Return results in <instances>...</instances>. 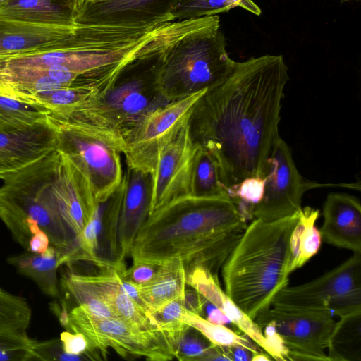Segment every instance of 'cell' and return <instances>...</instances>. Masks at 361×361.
<instances>
[{"mask_svg":"<svg viewBox=\"0 0 361 361\" xmlns=\"http://www.w3.org/2000/svg\"><path fill=\"white\" fill-rule=\"evenodd\" d=\"M329 338L330 361H361V310L339 317Z\"/></svg>","mask_w":361,"mask_h":361,"instance_id":"25","label":"cell"},{"mask_svg":"<svg viewBox=\"0 0 361 361\" xmlns=\"http://www.w3.org/2000/svg\"><path fill=\"white\" fill-rule=\"evenodd\" d=\"M203 30L190 25L140 54L120 72L100 99L108 116L123 134L145 116L169 102L160 94L157 79L168 50L182 38Z\"/></svg>","mask_w":361,"mask_h":361,"instance_id":"7","label":"cell"},{"mask_svg":"<svg viewBox=\"0 0 361 361\" xmlns=\"http://www.w3.org/2000/svg\"><path fill=\"white\" fill-rule=\"evenodd\" d=\"M35 342L27 331L0 334V361L35 360Z\"/></svg>","mask_w":361,"mask_h":361,"instance_id":"31","label":"cell"},{"mask_svg":"<svg viewBox=\"0 0 361 361\" xmlns=\"http://www.w3.org/2000/svg\"><path fill=\"white\" fill-rule=\"evenodd\" d=\"M185 276L182 261L173 259L160 265L147 283L137 286L140 297L147 313L184 296Z\"/></svg>","mask_w":361,"mask_h":361,"instance_id":"22","label":"cell"},{"mask_svg":"<svg viewBox=\"0 0 361 361\" xmlns=\"http://www.w3.org/2000/svg\"><path fill=\"white\" fill-rule=\"evenodd\" d=\"M235 7L259 16L261 9L252 0H189L182 4L173 13L175 20L217 15Z\"/></svg>","mask_w":361,"mask_h":361,"instance_id":"29","label":"cell"},{"mask_svg":"<svg viewBox=\"0 0 361 361\" xmlns=\"http://www.w3.org/2000/svg\"><path fill=\"white\" fill-rule=\"evenodd\" d=\"M349 1H359V0H341V1H342V2Z\"/></svg>","mask_w":361,"mask_h":361,"instance_id":"45","label":"cell"},{"mask_svg":"<svg viewBox=\"0 0 361 361\" xmlns=\"http://www.w3.org/2000/svg\"><path fill=\"white\" fill-rule=\"evenodd\" d=\"M49 116L58 129L56 150L83 172L97 202H105L123 178V132L105 112L100 99L87 101L66 114Z\"/></svg>","mask_w":361,"mask_h":361,"instance_id":"5","label":"cell"},{"mask_svg":"<svg viewBox=\"0 0 361 361\" xmlns=\"http://www.w3.org/2000/svg\"><path fill=\"white\" fill-rule=\"evenodd\" d=\"M298 212L264 221L253 219L221 267L225 292L254 321L288 286L290 237Z\"/></svg>","mask_w":361,"mask_h":361,"instance_id":"3","label":"cell"},{"mask_svg":"<svg viewBox=\"0 0 361 361\" xmlns=\"http://www.w3.org/2000/svg\"><path fill=\"white\" fill-rule=\"evenodd\" d=\"M189 0H116L85 4L75 22L85 24L149 25L175 20L174 12Z\"/></svg>","mask_w":361,"mask_h":361,"instance_id":"14","label":"cell"},{"mask_svg":"<svg viewBox=\"0 0 361 361\" xmlns=\"http://www.w3.org/2000/svg\"><path fill=\"white\" fill-rule=\"evenodd\" d=\"M78 8L73 0H9L0 18L30 23L73 25Z\"/></svg>","mask_w":361,"mask_h":361,"instance_id":"21","label":"cell"},{"mask_svg":"<svg viewBox=\"0 0 361 361\" xmlns=\"http://www.w3.org/2000/svg\"><path fill=\"white\" fill-rule=\"evenodd\" d=\"M61 255L59 250L50 245L41 254L25 251L7 258V262L20 274L33 281L45 295L57 298L59 296L58 268Z\"/></svg>","mask_w":361,"mask_h":361,"instance_id":"23","label":"cell"},{"mask_svg":"<svg viewBox=\"0 0 361 361\" xmlns=\"http://www.w3.org/2000/svg\"><path fill=\"white\" fill-rule=\"evenodd\" d=\"M35 360H86L83 356L73 355L66 353L61 345L60 338H54L42 341L36 340L34 347Z\"/></svg>","mask_w":361,"mask_h":361,"instance_id":"34","label":"cell"},{"mask_svg":"<svg viewBox=\"0 0 361 361\" xmlns=\"http://www.w3.org/2000/svg\"><path fill=\"white\" fill-rule=\"evenodd\" d=\"M69 321L66 331L82 334L104 360L109 348L124 358L166 361L175 357L173 346L161 331L145 330L116 317H99L82 305L69 311Z\"/></svg>","mask_w":361,"mask_h":361,"instance_id":"8","label":"cell"},{"mask_svg":"<svg viewBox=\"0 0 361 361\" xmlns=\"http://www.w3.org/2000/svg\"><path fill=\"white\" fill-rule=\"evenodd\" d=\"M182 321L200 332L214 345L224 348L241 345L252 350L255 353L262 351L260 347L245 334H238L225 325L211 323L202 316L187 310L183 313Z\"/></svg>","mask_w":361,"mask_h":361,"instance_id":"27","label":"cell"},{"mask_svg":"<svg viewBox=\"0 0 361 361\" xmlns=\"http://www.w3.org/2000/svg\"><path fill=\"white\" fill-rule=\"evenodd\" d=\"M116 1V0H85L83 5L97 4V3H102V2H109V1Z\"/></svg>","mask_w":361,"mask_h":361,"instance_id":"42","label":"cell"},{"mask_svg":"<svg viewBox=\"0 0 361 361\" xmlns=\"http://www.w3.org/2000/svg\"><path fill=\"white\" fill-rule=\"evenodd\" d=\"M271 307L324 310L338 317L361 310V253H353L310 282L287 286L275 297Z\"/></svg>","mask_w":361,"mask_h":361,"instance_id":"9","label":"cell"},{"mask_svg":"<svg viewBox=\"0 0 361 361\" xmlns=\"http://www.w3.org/2000/svg\"><path fill=\"white\" fill-rule=\"evenodd\" d=\"M247 225L231 198L183 196L148 215L130 255L159 266L179 259L185 273L203 267L218 277Z\"/></svg>","mask_w":361,"mask_h":361,"instance_id":"2","label":"cell"},{"mask_svg":"<svg viewBox=\"0 0 361 361\" xmlns=\"http://www.w3.org/2000/svg\"><path fill=\"white\" fill-rule=\"evenodd\" d=\"M9 0H0V8L8 2Z\"/></svg>","mask_w":361,"mask_h":361,"instance_id":"44","label":"cell"},{"mask_svg":"<svg viewBox=\"0 0 361 361\" xmlns=\"http://www.w3.org/2000/svg\"><path fill=\"white\" fill-rule=\"evenodd\" d=\"M73 1L75 4V5L78 9L80 8L83 6V4L85 1V0H73Z\"/></svg>","mask_w":361,"mask_h":361,"instance_id":"43","label":"cell"},{"mask_svg":"<svg viewBox=\"0 0 361 361\" xmlns=\"http://www.w3.org/2000/svg\"><path fill=\"white\" fill-rule=\"evenodd\" d=\"M73 25L30 23L0 18V54H14L60 45L74 34Z\"/></svg>","mask_w":361,"mask_h":361,"instance_id":"19","label":"cell"},{"mask_svg":"<svg viewBox=\"0 0 361 361\" xmlns=\"http://www.w3.org/2000/svg\"><path fill=\"white\" fill-rule=\"evenodd\" d=\"M288 79L281 55L235 61L228 75L195 103L191 139L214 157L228 192L245 178L266 176Z\"/></svg>","mask_w":361,"mask_h":361,"instance_id":"1","label":"cell"},{"mask_svg":"<svg viewBox=\"0 0 361 361\" xmlns=\"http://www.w3.org/2000/svg\"><path fill=\"white\" fill-rule=\"evenodd\" d=\"M261 328L269 348L268 354L274 360H288V350L281 336L277 332L274 322L269 320Z\"/></svg>","mask_w":361,"mask_h":361,"instance_id":"36","label":"cell"},{"mask_svg":"<svg viewBox=\"0 0 361 361\" xmlns=\"http://www.w3.org/2000/svg\"><path fill=\"white\" fill-rule=\"evenodd\" d=\"M59 154L51 191L63 221L77 241L99 203L83 172L66 155Z\"/></svg>","mask_w":361,"mask_h":361,"instance_id":"15","label":"cell"},{"mask_svg":"<svg viewBox=\"0 0 361 361\" xmlns=\"http://www.w3.org/2000/svg\"><path fill=\"white\" fill-rule=\"evenodd\" d=\"M120 205L117 228L116 263H124L139 229L149 213L151 175L127 167L117 188Z\"/></svg>","mask_w":361,"mask_h":361,"instance_id":"17","label":"cell"},{"mask_svg":"<svg viewBox=\"0 0 361 361\" xmlns=\"http://www.w3.org/2000/svg\"><path fill=\"white\" fill-rule=\"evenodd\" d=\"M207 302V300L195 289L185 290L184 304L187 310L202 316Z\"/></svg>","mask_w":361,"mask_h":361,"instance_id":"37","label":"cell"},{"mask_svg":"<svg viewBox=\"0 0 361 361\" xmlns=\"http://www.w3.org/2000/svg\"><path fill=\"white\" fill-rule=\"evenodd\" d=\"M231 361H251L255 353L252 350L241 345L225 348Z\"/></svg>","mask_w":361,"mask_h":361,"instance_id":"39","label":"cell"},{"mask_svg":"<svg viewBox=\"0 0 361 361\" xmlns=\"http://www.w3.org/2000/svg\"><path fill=\"white\" fill-rule=\"evenodd\" d=\"M60 160L55 149L13 173L0 187V220L25 250L31 238L43 231L66 264L79 250L76 239L63 221L51 188Z\"/></svg>","mask_w":361,"mask_h":361,"instance_id":"4","label":"cell"},{"mask_svg":"<svg viewBox=\"0 0 361 361\" xmlns=\"http://www.w3.org/2000/svg\"><path fill=\"white\" fill-rule=\"evenodd\" d=\"M269 320L284 342L288 360L330 361L324 350L336 322L329 312L271 307L255 322L261 328Z\"/></svg>","mask_w":361,"mask_h":361,"instance_id":"12","label":"cell"},{"mask_svg":"<svg viewBox=\"0 0 361 361\" xmlns=\"http://www.w3.org/2000/svg\"><path fill=\"white\" fill-rule=\"evenodd\" d=\"M213 345L200 332L189 326L178 342L175 357L180 361H202Z\"/></svg>","mask_w":361,"mask_h":361,"instance_id":"32","label":"cell"},{"mask_svg":"<svg viewBox=\"0 0 361 361\" xmlns=\"http://www.w3.org/2000/svg\"><path fill=\"white\" fill-rule=\"evenodd\" d=\"M188 119L158 154L150 173L149 214L176 199L190 195L191 166L196 146L190 135Z\"/></svg>","mask_w":361,"mask_h":361,"instance_id":"13","label":"cell"},{"mask_svg":"<svg viewBox=\"0 0 361 361\" xmlns=\"http://www.w3.org/2000/svg\"><path fill=\"white\" fill-rule=\"evenodd\" d=\"M185 283L208 302L221 310L242 333L268 353L269 348L262 329L222 290L218 277L203 267H196L186 272Z\"/></svg>","mask_w":361,"mask_h":361,"instance_id":"20","label":"cell"},{"mask_svg":"<svg viewBox=\"0 0 361 361\" xmlns=\"http://www.w3.org/2000/svg\"><path fill=\"white\" fill-rule=\"evenodd\" d=\"M58 129L48 116L30 126L0 132V179L56 149Z\"/></svg>","mask_w":361,"mask_h":361,"instance_id":"16","label":"cell"},{"mask_svg":"<svg viewBox=\"0 0 361 361\" xmlns=\"http://www.w3.org/2000/svg\"><path fill=\"white\" fill-rule=\"evenodd\" d=\"M185 310L184 296H182L169 302L160 309L149 313L156 326L169 338L174 354L178 341L189 327L182 321V317Z\"/></svg>","mask_w":361,"mask_h":361,"instance_id":"30","label":"cell"},{"mask_svg":"<svg viewBox=\"0 0 361 361\" xmlns=\"http://www.w3.org/2000/svg\"><path fill=\"white\" fill-rule=\"evenodd\" d=\"M50 114L43 108L0 96V132L30 126Z\"/></svg>","mask_w":361,"mask_h":361,"instance_id":"28","label":"cell"},{"mask_svg":"<svg viewBox=\"0 0 361 361\" xmlns=\"http://www.w3.org/2000/svg\"><path fill=\"white\" fill-rule=\"evenodd\" d=\"M272 360V357L268 353L261 351L255 353L251 361H270Z\"/></svg>","mask_w":361,"mask_h":361,"instance_id":"41","label":"cell"},{"mask_svg":"<svg viewBox=\"0 0 361 361\" xmlns=\"http://www.w3.org/2000/svg\"><path fill=\"white\" fill-rule=\"evenodd\" d=\"M267 166L263 197L253 208V219L274 221L295 214L302 208V198L307 190L333 185L302 177L288 145L280 136L273 145Z\"/></svg>","mask_w":361,"mask_h":361,"instance_id":"11","label":"cell"},{"mask_svg":"<svg viewBox=\"0 0 361 361\" xmlns=\"http://www.w3.org/2000/svg\"><path fill=\"white\" fill-rule=\"evenodd\" d=\"M59 338L63 350L68 354L83 356L86 360H104L100 352L92 348L81 333L66 330L61 332Z\"/></svg>","mask_w":361,"mask_h":361,"instance_id":"33","label":"cell"},{"mask_svg":"<svg viewBox=\"0 0 361 361\" xmlns=\"http://www.w3.org/2000/svg\"><path fill=\"white\" fill-rule=\"evenodd\" d=\"M50 240L45 232L40 231L30 240L27 252L41 254L44 252L50 245Z\"/></svg>","mask_w":361,"mask_h":361,"instance_id":"38","label":"cell"},{"mask_svg":"<svg viewBox=\"0 0 361 361\" xmlns=\"http://www.w3.org/2000/svg\"><path fill=\"white\" fill-rule=\"evenodd\" d=\"M322 240L331 245L361 253V205L348 193L331 192L324 203Z\"/></svg>","mask_w":361,"mask_h":361,"instance_id":"18","label":"cell"},{"mask_svg":"<svg viewBox=\"0 0 361 361\" xmlns=\"http://www.w3.org/2000/svg\"><path fill=\"white\" fill-rule=\"evenodd\" d=\"M202 90L152 111L124 133L127 167L151 173L161 148L188 119Z\"/></svg>","mask_w":361,"mask_h":361,"instance_id":"10","label":"cell"},{"mask_svg":"<svg viewBox=\"0 0 361 361\" xmlns=\"http://www.w3.org/2000/svg\"><path fill=\"white\" fill-rule=\"evenodd\" d=\"M159 265L145 262H133L126 269L125 265L116 267L120 276L136 286L147 283L154 275Z\"/></svg>","mask_w":361,"mask_h":361,"instance_id":"35","label":"cell"},{"mask_svg":"<svg viewBox=\"0 0 361 361\" xmlns=\"http://www.w3.org/2000/svg\"><path fill=\"white\" fill-rule=\"evenodd\" d=\"M319 216V210L308 206L298 211V220L290 237V274L302 267L318 252L322 237L315 224Z\"/></svg>","mask_w":361,"mask_h":361,"instance_id":"24","label":"cell"},{"mask_svg":"<svg viewBox=\"0 0 361 361\" xmlns=\"http://www.w3.org/2000/svg\"><path fill=\"white\" fill-rule=\"evenodd\" d=\"M235 62L220 28L192 33L168 50L157 75L158 90L168 102L182 99L219 85Z\"/></svg>","mask_w":361,"mask_h":361,"instance_id":"6","label":"cell"},{"mask_svg":"<svg viewBox=\"0 0 361 361\" xmlns=\"http://www.w3.org/2000/svg\"><path fill=\"white\" fill-rule=\"evenodd\" d=\"M196 146L190 180V195L197 197L230 198L221 180L217 162L206 149Z\"/></svg>","mask_w":361,"mask_h":361,"instance_id":"26","label":"cell"},{"mask_svg":"<svg viewBox=\"0 0 361 361\" xmlns=\"http://www.w3.org/2000/svg\"><path fill=\"white\" fill-rule=\"evenodd\" d=\"M212 306L210 310L208 311V314L206 318L207 320L211 323L219 325H225L231 323L228 317L221 310L213 305Z\"/></svg>","mask_w":361,"mask_h":361,"instance_id":"40","label":"cell"}]
</instances>
